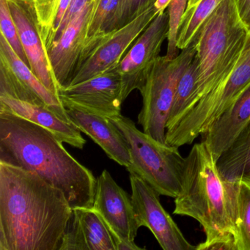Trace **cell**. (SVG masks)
<instances>
[{
  "label": "cell",
  "mask_w": 250,
  "mask_h": 250,
  "mask_svg": "<svg viewBox=\"0 0 250 250\" xmlns=\"http://www.w3.org/2000/svg\"><path fill=\"white\" fill-rule=\"evenodd\" d=\"M60 2L61 0H36L34 2L38 24L44 46L52 34Z\"/></svg>",
  "instance_id": "cell-27"
},
{
  "label": "cell",
  "mask_w": 250,
  "mask_h": 250,
  "mask_svg": "<svg viewBox=\"0 0 250 250\" xmlns=\"http://www.w3.org/2000/svg\"><path fill=\"white\" fill-rule=\"evenodd\" d=\"M109 119L128 143L131 163L126 169L129 173L144 180L160 195L175 198L181 191L185 165L179 147L155 140L121 114Z\"/></svg>",
  "instance_id": "cell-5"
},
{
  "label": "cell",
  "mask_w": 250,
  "mask_h": 250,
  "mask_svg": "<svg viewBox=\"0 0 250 250\" xmlns=\"http://www.w3.org/2000/svg\"><path fill=\"white\" fill-rule=\"evenodd\" d=\"M59 250H116L115 238L93 208H75Z\"/></svg>",
  "instance_id": "cell-15"
},
{
  "label": "cell",
  "mask_w": 250,
  "mask_h": 250,
  "mask_svg": "<svg viewBox=\"0 0 250 250\" xmlns=\"http://www.w3.org/2000/svg\"><path fill=\"white\" fill-rule=\"evenodd\" d=\"M238 17L250 33V0H234Z\"/></svg>",
  "instance_id": "cell-30"
},
{
  "label": "cell",
  "mask_w": 250,
  "mask_h": 250,
  "mask_svg": "<svg viewBox=\"0 0 250 250\" xmlns=\"http://www.w3.org/2000/svg\"><path fill=\"white\" fill-rule=\"evenodd\" d=\"M96 0H93L46 49L52 77L58 89L69 84L85 43L87 24Z\"/></svg>",
  "instance_id": "cell-13"
},
{
  "label": "cell",
  "mask_w": 250,
  "mask_h": 250,
  "mask_svg": "<svg viewBox=\"0 0 250 250\" xmlns=\"http://www.w3.org/2000/svg\"><path fill=\"white\" fill-rule=\"evenodd\" d=\"M216 165L226 181H233L250 173V123L222 153Z\"/></svg>",
  "instance_id": "cell-21"
},
{
  "label": "cell",
  "mask_w": 250,
  "mask_h": 250,
  "mask_svg": "<svg viewBox=\"0 0 250 250\" xmlns=\"http://www.w3.org/2000/svg\"><path fill=\"white\" fill-rule=\"evenodd\" d=\"M65 108L71 122L100 146L109 159L125 168L129 166L128 143L110 119L71 106Z\"/></svg>",
  "instance_id": "cell-16"
},
{
  "label": "cell",
  "mask_w": 250,
  "mask_h": 250,
  "mask_svg": "<svg viewBox=\"0 0 250 250\" xmlns=\"http://www.w3.org/2000/svg\"><path fill=\"white\" fill-rule=\"evenodd\" d=\"M223 0H200L192 8L186 11L178 32L177 46L180 50L187 49L205 20Z\"/></svg>",
  "instance_id": "cell-23"
},
{
  "label": "cell",
  "mask_w": 250,
  "mask_h": 250,
  "mask_svg": "<svg viewBox=\"0 0 250 250\" xmlns=\"http://www.w3.org/2000/svg\"><path fill=\"white\" fill-rule=\"evenodd\" d=\"M197 68L198 61L195 55L192 61L184 70L178 81L173 104L167 124V130L173 128L191 109L197 80Z\"/></svg>",
  "instance_id": "cell-22"
},
{
  "label": "cell",
  "mask_w": 250,
  "mask_h": 250,
  "mask_svg": "<svg viewBox=\"0 0 250 250\" xmlns=\"http://www.w3.org/2000/svg\"><path fill=\"white\" fill-rule=\"evenodd\" d=\"M72 213L61 189L0 162V250H59Z\"/></svg>",
  "instance_id": "cell-1"
},
{
  "label": "cell",
  "mask_w": 250,
  "mask_h": 250,
  "mask_svg": "<svg viewBox=\"0 0 250 250\" xmlns=\"http://www.w3.org/2000/svg\"><path fill=\"white\" fill-rule=\"evenodd\" d=\"M200 0H188V7H187V10L191 9L193 7L195 6Z\"/></svg>",
  "instance_id": "cell-32"
},
{
  "label": "cell",
  "mask_w": 250,
  "mask_h": 250,
  "mask_svg": "<svg viewBox=\"0 0 250 250\" xmlns=\"http://www.w3.org/2000/svg\"><path fill=\"white\" fill-rule=\"evenodd\" d=\"M0 58L5 61L20 83L24 102L46 106L65 122L71 123L59 97L49 90L31 68L15 53L6 39L0 36ZM72 124V123H71Z\"/></svg>",
  "instance_id": "cell-17"
},
{
  "label": "cell",
  "mask_w": 250,
  "mask_h": 250,
  "mask_svg": "<svg viewBox=\"0 0 250 250\" xmlns=\"http://www.w3.org/2000/svg\"><path fill=\"white\" fill-rule=\"evenodd\" d=\"M249 33L238 17L234 0H223L205 20L191 42L198 68L191 109L229 75Z\"/></svg>",
  "instance_id": "cell-4"
},
{
  "label": "cell",
  "mask_w": 250,
  "mask_h": 250,
  "mask_svg": "<svg viewBox=\"0 0 250 250\" xmlns=\"http://www.w3.org/2000/svg\"><path fill=\"white\" fill-rule=\"evenodd\" d=\"M171 0H156L154 6L159 13L165 11L167 8Z\"/></svg>",
  "instance_id": "cell-31"
},
{
  "label": "cell",
  "mask_w": 250,
  "mask_h": 250,
  "mask_svg": "<svg viewBox=\"0 0 250 250\" xmlns=\"http://www.w3.org/2000/svg\"><path fill=\"white\" fill-rule=\"evenodd\" d=\"M159 14L153 5L126 25L106 33L84 47L68 86L116 68L127 49Z\"/></svg>",
  "instance_id": "cell-8"
},
{
  "label": "cell",
  "mask_w": 250,
  "mask_h": 250,
  "mask_svg": "<svg viewBox=\"0 0 250 250\" xmlns=\"http://www.w3.org/2000/svg\"><path fill=\"white\" fill-rule=\"evenodd\" d=\"M121 3V0H96L87 24L84 47L109 33Z\"/></svg>",
  "instance_id": "cell-24"
},
{
  "label": "cell",
  "mask_w": 250,
  "mask_h": 250,
  "mask_svg": "<svg viewBox=\"0 0 250 250\" xmlns=\"http://www.w3.org/2000/svg\"><path fill=\"white\" fill-rule=\"evenodd\" d=\"M8 1L30 68L42 83L58 96V88L51 72L47 54L39 30L34 2Z\"/></svg>",
  "instance_id": "cell-14"
},
{
  "label": "cell",
  "mask_w": 250,
  "mask_h": 250,
  "mask_svg": "<svg viewBox=\"0 0 250 250\" xmlns=\"http://www.w3.org/2000/svg\"><path fill=\"white\" fill-rule=\"evenodd\" d=\"M250 123V87L202 134V141L216 161Z\"/></svg>",
  "instance_id": "cell-18"
},
{
  "label": "cell",
  "mask_w": 250,
  "mask_h": 250,
  "mask_svg": "<svg viewBox=\"0 0 250 250\" xmlns=\"http://www.w3.org/2000/svg\"><path fill=\"white\" fill-rule=\"evenodd\" d=\"M247 176H248V177H250V174H249V175H247Z\"/></svg>",
  "instance_id": "cell-34"
},
{
  "label": "cell",
  "mask_w": 250,
  "mask_h": 250,
  "mask_svg": "<svg viewBox=\"0 0 250 250\" xmlns=\"http://www.w3.org/2000/svg\"><path fill=\"white\" fill-rule=\"evenodd\" d=\"M226 183L235 250H250V177Z\"/></svg>",
  "instance_id": "cell-20"
},
{
  "label": "cell",
  "mask_w": 250,
  "mask_h": 250,
  "mask_svg": "<svg viewBox=\"0 0 250 250\" xmlns=\"http://www.w3.org/2000/svg\"><path fill=\"white\" fill-rule=\"evenodd\" d=\"M0 29L1 35L6 39L13 50L30 67L8 0H0Z\"/></svg>",
  "instance_id": "cell-25"
},
{
  "label": "cell",
  "mask_w": 250,
  "mask_h": 250,
  "mask_svg": "<svg viewBox=\"0 0 250 250\" xmlns=\"http://www.w3.org/2000/svg\"><path fill=\"white\" fill-rule=\"evenodd\" d=\"M72 0H61L60 2L59 8H58V13H57L56 17H55V22H54L53 28H52V34H51L50 38H49V42L45 46V49H47L51 43L53 42L54 39H55V35L58 32V29L61 27V23H62V20H63L64 16L66 14L69 8L70 5Z\"/></svg>",
  "instance_id": "cell-29"
},
{
  "label": "cell",
  "mask_w": 250,
  "mask_h": 250,
  "mask_svg": "<svg viewBox=\"0 0 250 250\" xmlns=\"http://www.w3.org/2000/svg\"><path fill=\"white\" fill-rule=\"evenodd\" d=\"M169 33L167 8L159 13L136 39L117 67L123 82L124 100L134 90L140 91Z\"/></svg>",
  "instance_id": "cell-10"
},
{
  "label": "cell",
  "mask_w": 250,
  "mask_h": 250,
  "mask_svg": "<svg viewBox=\"0 0 250 250\" xmlns=\"http://www.w3.org/2000/svg\"><path fill=\"white\" fill-rule=\"evenodd\" d=\"M250 87V33L229 75L202 98L173 128L167 130V144L180 147L192 143Z\"/></svg>",
  "instance_id": "cell-6"
},
{
  "label": "cell",
  "mask_w": 250,
  "mask_h": 250,
  "mask_svg": "<svg viewBox=\"0 0 250 250\" xmlns=\"http://www.w3.org/2000/svg\"><path fill=\"white\" fill-rule=\"evenodd\" d=\"M93 208L112 232L116 250L120 242H134L140 226L131 196L115 182L106 169L97 178Z\"/></svg>",
  "instance_id": "cell-12"
},
{
  "label": "cell",
  "mask_w": 250,
  "mask_h": 250,
  "mask_svg": "<svg viewBox=\"0 0 250 250\" xmlns=\"http://www.w3.org/2000/svg\"><path fill=\"white\" fill-rule=\"evenodd\" d=\"M64 107L71 106L107 118L121 115L124 90L117 68L109 70L87 81L58 89Z\"/></svg>",
  "instance_id": "cell-11"
},
{
  "label": "cell",
  "mask_w": 250,
  "mask_h": 250,
  "mask_svg": "<svg viewBox=\"0 0 250 250\" xmlns=\"http://www.w3.org/2000/svg\"><path fill=\"white\" fill-rule=\"evenodd\" d=\"M131 200L139 226L151 231L164 250H196L160 203V194L144 180L130 173Z\"/></svg>",
  "instance_id": "cell-9"
},
{
  "label": "cell",
  "mask_w": 250,
  "mask_h": 250,
  "mask_svg": "<svg viewBox=\"0 0 250 250\" xmlns=\"http://www.w3.org/2000/svg\"><path fill=\"white\" fill-rule=\"evenodd\" d=\"M188 0H171L167 7L169 14V33L167 36V51L165 56L169 59H174L178 54V32L181 21L188 7Z\"/></svg>",
  "instance_id": "cell-26"
},
{
  "label": "cell",
  "mask_w": 250,
  "mask_h": 250,
  "mask_svg": "<svg viewBox=\"0 0 250 250\" xmlns=\"http://www.w3.org/2000/svg\"><path fill=\"white\" fill-rule=\"evenodd\" d=\"M0 107L42 125L55 134L62 143L81 150L85 146L86 140L82 135L80 128L71 123L62 121L46 106L33 104L8 96H0Z\"/></svg>",
  "instance_id": "cell-19"
},
{
  "label": "cell",
  "mask_w": 250,
  "mask_h": 250,
  "mask_svg": "<svg viewBox=\"0 0 250 250\" xmlns=\"http://www.w3.org/2000/svg\"><path fill=\"white\" fill-rule=\"evenodd\" d=\"M20 1H33V2H35L36 0H20Z\"/></svg>",
  "instance_id": "cell-33"
},
{
  "label": "cell",
  "mask_w": 250,
  "mask_h": 250,
  "mask_svg": "<svg viewBox=\"0 0 250 250\" xmlns=\"http://www.w3.org/2000/svg\"><path fill=\"white\" fill-rule=\"evenodd\" d=\"M195 55V47L191 43L174 59L159 57L140 90L143 107L138 124L146 134L161 143H166L167 124L178 81Z\"/></svg>",
  "instance_id": "cell-7"
},
{
  "label": "cell",
  "mask_w": 250,
  "mask_h": 250,
  "mask_svg": "<svg viewBox=\"0 0 250 250\" xmlns=\"http://www.w3.org/2000/svg\"><path fill=\"white\" fill-rule=\"evenodd\" d=\"M62 143L42 125L0 107V162L37 174L61 189L73 209L93 208L97 178Z\"/></svg>",
  "instance_id": "cell-2"
},
{
  "label": "cell",
  "mask_w": 250,
  "mask_h": 250,
  "mask_svg": "<svg viewBox=\"0 0 250 250\" xmlns=\"http://www.w3.org/2000/svg\"><path fill=\"white\" fill-rule=\"evenodd\" d=\"M174 199V214L193 218L203 227L206 238L196 250H235L226 181L203 142L185 157L181 191Z\"/></svg>",
  "instance_id": "cell-3"
},
{
  "label": "cell",
  "mask_w": 250,
  "mask_h": 250,
  "mask_svg": "<svg viewBox=\"0 0 250 250\" xmlns=\"http://www.w3.org/2000/svg\"><path fill=\"white\" fill-rule=\"evenodd\" d=\"M156 2V0H121V5L112 21L109 32L126 25L150 7L153 6Z\"/></svg>",
  "instance_id": "cell-28"
}]
</instances>
